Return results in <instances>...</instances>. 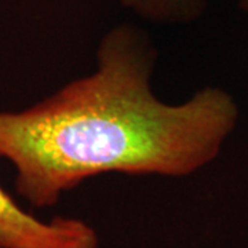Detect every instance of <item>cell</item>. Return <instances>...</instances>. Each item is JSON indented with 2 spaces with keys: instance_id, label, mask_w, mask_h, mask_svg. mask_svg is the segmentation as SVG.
<instances>
[{
  "instance_id": "7a4b0ae2",
  "label": "cell",
  "mask_w": 248,
  "mask_h": 248,
  "mask_svg": "<svg viewBox=\"0 0 248 248\" xmlns=\"http://www.w3.org/2000/svg\"><path fill=\"white\" fill-rule=\"evenodd\" d=\"M99 236L71 217L42 221L27 213L0 186V248H98Z\"/></svg>"
},
{
  "instance_id": "6da1fadb",
  "label": "cell",
  "mask_w": 248,
  "mask_h": 248,
  "mask_svg": "<svg viewBox=\"0 0 248 248\" xmlns=\"http://www.w3.org/2000/svg\"><path fill=\"white\" fill-rule=\"evenodd\" d=\"M156 48L141 29L119 25L102 37L97 68L24 110H0V159L16 190L48 208L86 179L122 172L187 177L219 155L239 109L207 87L182 104L152 89Z\"/></svg>"
},
{
  "instance_id": "3957f363",
  "label": "cell",
  "mask_w": 248,
  "mask_h": 248,
  "mask_svg": "<svg viewBox=\"0 0 248 248\" xmlns=\"http://www.w3.org/2000/svg\"><path fill=\"white\" fill-rule=\"evenodd\" d=\"M141 17L156 22L181 24L200 16L204 0H120Z\"/></svg>"
},
{
  "instance_id": "277c9868",
  "label": "cell",
  "mask_w": 248,
  "mask_h": 248,
  "mask_svg": "<svg viewBox=\"0 0 248 248\" xmlns=\"http://www.w3.org/2000/svg\"><path fill=\"white\" fill-rule=\"evenodd\" d=\"M240 7L248 14V0H240Z\"/></svg>"
}]
</instances>
